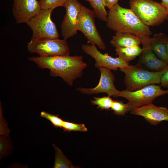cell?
<instances>
[{
	"label": "cell",
	"instance_id": "1",
	"mask_svg": "<svg viewBox=\"0 0 168 168\" xmlns=\"http://www.w3.org/2000/svg\"><path fill=\"white\" fill-rule=\"evenodd\" d=\"M28 58L39 68L49 69L50 76L60 77L71 86L76 79L82 77L87 66L81 56H33Z\"/></svg>",
	"mask_w": 168,
	"mask_h": 168
},
{
	"label": "cell",
	"instance_id": "2",
	"mask_svg": "<svg viewBox=\"0 0 168 168\" xmlns=\"http://www.w3.org/2000/svg\"><path fill=\"white\" fill-rule=\"evenodd\" d=\"M107 26L116 32H127L139 37L141 40L152 34L149 27L144 24L130 9L123 7L118 3L109 10Z\"/></svg>",
	"mask_w": 168,
	"mask_h": 168
},
{
	"label": "cell",
	"instance_id": "3",
	"mask_svg": "<svg viewBox=\"0 0 168 168\" xmlns=\"http://www.w3.org/2000/svg\"><path fill=\"white\" fill-rule=\"evenodd\" d=\"M168 69V64L161 71H151L137 63L134 65L129 64L119 69L125 74L124 82L125 90L132 91L148 85L160 83L162 76Z\"/></svg>",
	"mask_w": 168,
	"mask_h": 168
},
{
	"label": "cell",
	"instance_id": "4",
	"mask_svg": "<svg viewBox=\"0 0 168 168\" xmlns=\"http://www.w3.org/2000/svg\"><path fill=\"white\" fill-rule=\"evenodd\" d=\"M130 9L145 25L158 26L168 20V14L161 3L153 0H130Z\"/></svg>",
	"mask_w": 168,
	"mask_h": 168
},
{
	"label": "cell",
	"instance_id": "5",
	"mask_svg": "<svg viewBox=\"0 0 168 168\" xmlns=\"http://www.w3.org/2000/svg\"><path fill=\"white\" fill-rule=\"evenodd\" d=\"M168 94V89L162 90L161 86L151 84L134 91L124 90L120 91L118 97L124 98L129 112L141 106L152 103L157 97Z\"/></svg>",
	"mask_w": 168,
	"mask_h": 168
},
{
	"label": "cell",
	"instance_id": "6",
	"mask_svg": "<svg viewBox=\"0 0 168 168\" xmlns=\"http://www.w3.org/2000/svg\"><path fill=\"white\" fill-rule=\"evenodd\" d=\"M27 48L29 52L40 56L70 55L69 47L64 39H31Z\"/></svg>",
	"mask_w": 168,
	"mask_h": 168
},
{
	"label": "cell",
	"instance_id": "7",
	"mask_svg": "<svg viewBox=\"0 0 168 168\" xmlns=\"http://www.w3.org/2000/svg\"><path fill=\"white\" fill-rule=\"evenodd\" d=\"M52 9H41L26 24L32 31L31 39L58 38L59 35L51 18Z\"/></svg>",
	"mask_w": 168,
	"mask_h": 168
},
{
	"label": "cell",
	"instance_id": "8",
	"mask_svg": "<svg viewBox=\"0 0 168 168\" xmlns=\"http://www.w3.org/2000/svg\"><path fill=\"white\" fill-rule=\"evenodd\" d=\"M95 11L82 6L77 22V29L80 31L91 44L96 45L105 50L106 46L98 32L95 23Z\"/></svg>",
	"mask_w": 168,
	"mask_h": 168
},
{
	"label": "cell",
	"instance_id": "9",
	"mask_svg": "<svg viewBox=\"0 0 168 168\" xmlns=\"http://www.w3.org/2000/svg\"><path fill=\"white\" fill-rule=\"evenodd\" d=\"M82 6L77 0H68L64 4L66 13L60 26L63 39L67 40L77 34V21Z\"/></svg>",
	"mask_w": 168,
	"mask_h": 168
},
{
	"label": "cell",
	"instance_id": "10",
	"mask_svg": "<svg viewBox=\"0 0 168 168\" xmlns=\"http://www.w3.org/2000/svg\"><path fill=\"white\" fill-rule=\"evenodd\" d=\"M98 68L100 71V76L97 85L93 88L79 87L76 90L84 94L94 95L105 93L110 96L118 97L120 91L117 90L115 86V78L113 73L110 70L105 68L99 67Z\"/></svg>",
	"mask_w": 168,
	"mask_h": 168
},
{
	"label": "cell",
	"instance_id": "11",
	"mask_svg": "<svg viewBox=\"0 0 168 168\" xmlns=\"http://www.w3.org/2000/svg\"><path fill=\"white\" fill-rule=\"evenodd\" d=\"M81 49L84 53L95 59L96 68L103 67L116 71L120 68L129 65L119 57H113L108 53L102 54L95 45L84 44L82 46Z\"/></svg>",
	"mask_w": 168,
	"mask_h": 168
},
{
	"label": "cell",
	"instance_id": "12",
	"mask_svg": "<svg viewBox=\"0 0 168 168\" xmlns=\"http://www.w3.org/2000/svg\"><path fill=\"white\" fill-rule=\"evenodd\" d=\"M12 13L17 24H26L41 9L37 0H13Z\"/></svg>",
	"mask_w": 168,
	"mask_h": 168
},
{
	"label": "cell",
	"instance_id": "13",
	"mask_svg": "<svg viewBox=\"0 0 168 168\" xmlns=\"http://www.w3.org/2000/svg\"><path fill=\"white\" fill-rule=\"evenodd\" d=\"M130 113L143 117L152 125H156L161 121H168V108L157 106L152 103L137 108Z\"/></svg>",
	"mask_w": 168,
	"mask_h": 168
},
{
	"label": "cell",
	"instance_id": "14",
	"mask_svg": "<svg viewBox=\"0 0 168 168\" xmlns=\"http://www.w3.org/2000/svg\"><path fill=\"white\" fill-rule=\"evenodd\" d=\"M168 36L165 34L160 33L141 41L142 48H149L163 62L168 64L167 42Z\"/></svg>",
	"mask_w": 168,
	"mask_h": 168
},
{
	"label": "cell",
	"instance_id": "15",
	"mask_svg": "<svg viewBox=\"0 0 168 168\" xmlns=\"http://www.w3.org/2000/svg\"><path fill=\"white\" fill-rule=\"evenodd\" d=\"M142 52L139 56L138 64L144 68L153 72L161 71L167 65L160 59L154 52L148 48H142Z\"/></svg>",
	"mask_w": 168,
	"mask_h": 168
},
{
	"label": "cell",
	"instance_id": "16",
	"mask_svg": "<svg viewBox=\"0 0 168 168\" xmlns=\"http://www.w3.org/2000/svg\"><path fill=\"white\" fill-rule=\"evenodd\" d=\"M110 44L115 48L138 46L141 40L138 36L127 32H116L110 41Z\"/></svg>",
	"mask_w": 168,
	"mask_h": 168
},
{
	"label": "cell",
	"instance_id": "17",
	"mask_svg": "<svg viewBox=\"0 0 168 168\" xmlns=\"http://www.w3.org/2000/svg\"><path fill=\"white\" fill-rule=\"evenodd\" d=\"M143 49L139 45L132 46L126 47L115 48L116 54L126 63H129L131 60L139 56Z\"/></svg>",
	"mask_w": 168,
	"mask_h": 168
},
{
	"label": "cell",
	"instance_id": "18",
	"mask_svg": "<svg viewBox=\"0 0 168 168\" xmlns=\"http://www.w3.org/2000/svg\"><path fill=\"white\" fill-rule=\"evenodd\" d=\"M55 150V160L54 168H76L63 154L62 151L54 144L53 145Z\"/></svg>",
	"mask_w": 168,
	"mask_h": 168
},
{
	"label": "cell",
	"instance_id": "19",
	"mask_svg": "<svg viewBox=\"0 0 168 168\" xmlns=\"http://www.w3.org/2000/svg\"><path fill=\"white\" fill-rule=\"evenodd\" d=\"M86 0L90 3L98 19L102 21L106 22L108 13L105 9V7L102 0Z\"/></svg>",
	"mask_w": 168,
	"mask_h": 168
},
{
	"label": "cell",
	"instance_id": "20",
	"mask_svg": "<svg viewBox=\"0 0 168 168\" xmlns=\"http://www.w3.org/2000/svg\"><path fill=\"white\" fill-rule=\"evenodd\" d=\"M94 100L91 101V103L97 105L101 110H108L111 108L113 102L109 96L101 97H94Z\"/></svg>",
	"mask_w": 168,
	"mask_h": 168
},
{
	"label": "cell",
	"instance_id": "21",
	"mask_svg": "<svg viewBox=\"0 0 168 168\" xmlns=\"http://www.w3.org/2000/svg\"><path fill=\"white\" fill-rule=\"evenodd\" d=\"M68 0H39L41 9H52L59 7H63Z\"/></svg>",
	"mask_w": 168,
	"mask_h": 168
},
{
	"label": "cell",
	"instance_id": "22",
	"mask_svg": "<svg viewBox=\"0 0 168 168\" xmlns=\"http://www.w3.org/2000/svg\"><path fill=\"white\" fill-rule=\"evenodd\" d=\"M111 109L114 114L117 115H124L129 112L127 103L125 104L120 101L113 100Z\"/></svg>",
	"mask_w": 168,
	"mask_h": 168
},
{
	"label": "cell",
	"instance_id": "23",
	"mask_svg": "<svg viewBox=\"0 0 168 168\" xmlns=\"http://www.w3.org/2000/svg\"><path fill=\"white\" fill-rule=\"evenodd\" d=\"M62 128L65 131L86 132L87 130V128L84 124L73 123L64 121L63 123Z\"/></svg>",
	"mask_w": 168,
	"mask_h": 168
},
{
	"label": "cell",
	"instance_id": "24",
	"mask_svg": "<svg viewBox=\"0 0 168 168\" xmlns=\"http://www.w3.org/2000/svg\"><path fill=\"white\" fill-rule=\"evenodd\" d=\"M40 116L49 120L53 125L56 128H62L64 121L58 116L43 111L40 113Z\"/></svg>",
	"mask_w": 168,
	"mask_h": 168
},
{
	"label": "cell",
	"instance_id": "25",
	"mask_svg": "<svg viewBox=\"0 0 168 168\" xmlns=\"http://www.w3.org/2000/svg\"><path fill=\"white\" fill-rule=\"evenodd\" d=\"M10 148V143L8 139L5 136L1 137L0 138V159L8 155Z\"/></svg>",
	"mask_w": 168,
	"mask_h": 168
},
{
	"label": "cell",
	"instance_id": "26",
	"mask_svg": "<svg viewBox=\"0 0 168 168\" xmlns=\"http://www.w3.org/2000/svg\"><path fill=\"white\" fill-rule=\"evenodd\" d=\"M160 83L161 86L168 88V69L162 76Z\"/></svg>",
	"mask_w": 168,
	"mask_h": 168
},
{
	"label": "cell",
	"instance_id": "27",
	"mask_svg": "<svg viewBox=\"0 0 168 168\" xmlns=\"http://www.w3.org/2000/svg\"><path fill=\"white\" fill-rule=\"evenodd\" d=\"M105 7L110 10L118 3L119 0H102Z\"/></svg>",
	"mask_w": 168,
	"mask_h": 168
},
{
	"label": "cell",
	"instance_id": "28",
	"mask_svg": "<svg viewBox=\"0 0 168 168\" xmlns=\"http://www.w3.org/2000/svg\"><path fill=\"white\" fill-rule=\"evenodd\" d=\"M161 3L165 8L168 14V0H161Z\"/></svg>",
	"mask_w": 168,
	"mask_h": 168
},
{
	"label": "cell",
	"instance_id": "29",
	"mask_svg": "<svg viewBox=\"0 0 168 168\" xmlns=\"http://www.w3.org/2000/svg\"><path fill=\"white\" fill-rule=\"evenodd\" d=\"M167 56H168V37L167 38Z\"/></svg>",
	"mask_w": 168,
	"mask_h": 168
}]
</instances>
